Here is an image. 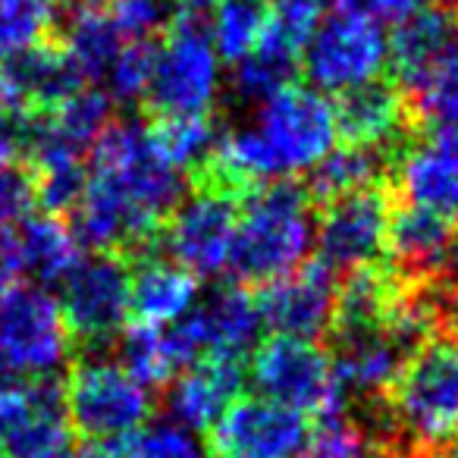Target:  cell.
<instances>
[{"label": "cell", "instance_id": "cell-36", "mask_svg": "<svg viewBox=\"0 0 458 458\" xmlns=\"http://www.w3.org/2000/svg\"><path fill=\"white\" fill-rule=\"evenodd\" d=\"M427 7V0H370V10H377L380 16H389V20H405L414 10Z\"/></svg>", "mask_w": 458, "mask_h": 458}, {"label": "cell", "instance_id": "cell-33", "mask_svg": "<svg viewBox=\"0 0 458 458\" xmlns=\"http://www.w3.org/2000/svg\"><path fill=\"white\" fill-rule=\"evenodd\" d=\"M370 439L355 420H324L318 430L308 437L305 452L299 458H368Z\"/></svg>", "mask_w": 458, "mask_h": 458}, {"label": "cell", "instance_id": "cell-25", "mask_svg": "<svg viewBox=\"0 0 458 458\" xmlns=\"http://www.w3.org/2000/svg\"><path fill=\"white\" fill-rule=\"evenodd\" d=\"M226 129L210 114H182V116H145V139L160 164L189 176L220 141Z\"/></svg>", "mask_w": 458, "mask_h": 458}, {"label": "cell", "instance_id": "cell-32", "mask_svg": "<svg viewBox=\"0 0 458 458\" xmlns=\"http://www.w3.org/2000/svg\"><path fill=\"white\" fill-rule=\"evenodd\" d=\"M116 458H210L208 449L179 424L141 427L139 433L114 443Z\"/></svg>", "mask_w": 458, "mask_h": 458}, {"label": "cell", "instance_id": "cell-11", "mask_svg": "<svg viewBox=\"0 0 458 458\" xmlns=\"http://www.w3.org/2000/svg\"><path fill=\"white\" fill-rule=\"evenodd\" d=\"M0 458H76L57 377L0 389Z\"/></svg>", "mask_w": 458, "mask_h": 458}, {"label": "cell", "instance_id": "cell-20", "mask_svg": "<svg viewBox=\"0 0 458 458\" xmlns=\"http://www.w3.org/2000/svg\"><path fill=\"white\" fill-rule=\"evenodd\" d=\"M245 370L236 358H201L170 383L166 408L182 430H210L229 405L242 399Z\"/></svg>", "mask_w": 458, "mask_h": 458}, {"label": "cell", "instance_id": "cell-12", "mask_svg": "<svg viewBox=\"0 0 458 458\" xmlns=\"http://www.w3.org/2000/svg\"><path fill=\"white\" fill-rule=\"evenodd\" d=\"M311 437L308 418L261 395L236 399L208 430L210 458H299Z\"/></svg>", "mask_w": 458, "mask_h": 458}, {"label": "cell", "instance_id": "cell-22", "mask_svg": "<svg viewBox=\"0 0 458 458\" xmlns=\"http://www.w3.org/2000/svg\"><path fill=\"white\" fill-rule=\"evenodd\" d=\"M198 295V276L157 258H129V314L135 324H176Z\"/></svg>", "mask_w": 458, "mask_h": 458}, {"label": "cell", "instance_id": "cell-9", "mask_svg": "<svg viewBox=\"0 0 458 458\" xmlns=\"http://www.w3.org/2000/svg\"><path fill=\"white\" fill-rule=\"evenodd\" d=\"M301 72L318 91H349L386 72V35L368 13H333L308 41Z\"/></svg>", "mask_w": 458, "mask_h": 458}, {"label": "cell", "instance_id": "cell-6", "mask_svg": "<svg viewBox=\"0 0 458 458\" xmlns=\"http://www.w3.org/2000/svg\"><path fill=\"white\" fill-rule=\"evenodd\" d=\"M60 318L79 355H98L116 343L129 318V258L95 255L79 261L64 280Z\"/></svg>", "mask_w": 458, "mask_h": 458}, {"label": "cell", "instance_id": "cell-26", "mask_svg": "<svg viewBox=\"0 0 458 458\" xmlns=\"http://www.w3.org/2000/svg\"><path fill=\"white\" fill-rule=\"evenodd\" d=\"M301 72V57L293 54L289 47H283L280 41L261 35L258 47L236 64L233 72V91L242 101H267L276 91L295 85V76Z\"/></svg>", "mask_w": 458, "mask_h": 458}, {"label": "cell", "instance_id": "cell-35", "mask_svg": "<svg viewBox=\"0 0 458 458\" xmlns=\"http://www.w3.org/2000/svg\"><path fill=\"white\" fill-rule=\"evenodd\" d=\"M20 270H22V255H20L16 229L0 226V293H7L13 286Z\"/></svg>", "mask_w": 458, "mask_h": 458}, {"label": "cell", "instance_id": "cell-14", "mask_svg": "<svg viewBox=\"0 0 458 458\" xmlns=\"http://www.w3.org/2000/svg\"><path fill=\"white\" fill-rule=\"evenodd\" d=\"M239 208L223 195L191 191L173 216L164 223L157 249L170 251L176 267L189 270L191 276H214L226 267L233 236H236Z\"/></svg>", "mask_w": 458, "mask_h": 458}, {"label": "cell", "instance_id": "cell-13", "mask_svg": "<svg viewBox=\"0 0 458 458\" xmlns=\"http://www.w3.org/2000/svg\"><path fill=\"white\" fill-rule=\"evenodd\" d=\"M395 201L458 220V123H430L399 151L393 166Z\"/></svg>", "mask_w": 458, "mask_h": 458}, {"label": "cell", "instance_id": "cell-29", "mask_svg": "<svg viewBox=\"0 0 458 458\" xmlns=\"http://www.w3.org/2000/svg\"><path fill=\"white\" fill-rule=\"evenodd\" d=\"M405 98L420 129L430 123H458V32L433 60L424 82Z\"/></svg>", "mask_w": 458, "mask_h": 458}, {"label": "cell", "instance_id": "cell-21", "mask_svg": "<svg viewBox=\"0 0 458 458\" xmlns=\"http://www.w3.org/2000/svg\"><path fill=\"white\" fill-rule=\"evenodd\" d=\"M458 32V13L443 4H427L393 26L386 38V76L411 95L424 82L433 60Z\"/></svg>", "mask_w": 458, "mask_h": 458}, {"label": "cell", "instance_id": "cell-39", "mask_svg": "<svg viewBox=\"0 0 458 458\" xmlns=\"http://www.w3.org/2000/svg\"><path fill=\"white\" fill-rule=\"evenodd\" d=\"M220 4H226V0H185V7L198 10V13H204L208 7H220Z\"/></svg>", "mask_w": 458, "mask_h": 458}, {"label": "cell", "instance_id": "cell-31", "mask_svg": "<svg viewBox=\"0 0 458 458\" xmlns=\"http://www.w3.org/2000/svg\"><path fill=\"white\" fill-rule=\"evenodd\" d=\"M157 54L160 35H154V38H132L120 47V54H116L107 70L110 91H114L116 101H145L154 70H157Z\"/></svg>", "mask_w": 458, "mask_h": 458}, {"label": "cell", "instance_id": "cell-2", "mask_svg": "<svg viewBox=\"0 0 458 458\" xmlns=\"http://www.w3.org/2000/svg\"><path fill=\"white\" fill-rule=\"evenodd\" d=\"M311 210L301 179H274L245 198L226 261L233 283L261 289L299 270L311 249Z\"/></svg>", "mask_w": 458, "mask_h": 458}, {"label": "cell", "instance_id": "cell-16", "mask_svg": "<svg viewBox=\"0 0 458 458\" xmlns=\"http://www.w3.org/2000/svg\"><path fill=\"white\" fill-rule=\"evenodd\" d=\"M258 327H261V318H258L255 295L229 283L210 293V299L198 311L179 318L170 327V339L179 358H185L189 364L201 358H236L239 361V355L255 343Z\"/></svg>", "mask_w": 458, "mask_h": 458}, {"label": "cell", "instance_id": "cell-3", "mask_svg": "<svg viewBox=\"0 0 458 458\" xmlns=\"http://www.w3.org/2000/svg\"><path fill=\"white\" fill-rule=\"evenodd\" d=\"M64 408L72 433L91 443H120L151 420L154 399L123 364L79 355L64 380Z\"/></svg>", "mask_w": 458, "mask_h": 458}, {"label": "cell", "instance_id": "cell-41", "mask_svg": "<svg viewBox=\"0 0 458 458\" xmlns=\"http://www.w3.org/2000/svg\"><path fill=\"white\" fill-rule=\"evenodd\" d=\"M437 4H443V7H449V10H455V13H458V0H437Z\"/></svg>", "mask_w": 458, "mask_h": 458}, {"label": "cell", "instance_id": "cell-30", "mask_svg": "<svg viewBox=\"0 0 458 458\" xmlns=\"http://www.w3.org/2000/svg\"><path fill=\"white\" fill-rule=\"evenodd\" d=\"M57 0H0V60L57 35Z\"/></svg>", "mask_w": 458, "mask_h": 458}, {"label": "cell", "instance_id": "cell-28", "mask_svg": "<svg viewBox=\"0 0 458 458\" xmlns=\"http://www.w3.org/2000/svg\"><path fill=\"white\" fill-rule=\"evenodd\" d=\"M270 20V0H226L210 26L214 54L226 64H242L261 41Z\"/></svg>", "mask_w": 458, "mask_h": 458}, {"label": "cell", "instance_id": "cell-18", "mask_svg": "<svg viewBox=\"0 0 458 458\" xmlns=\"http://www.w3.org/2000/svg\"><path fill=\"white\" fill-rule=\"evenodd\" d=\"M336 139L352 148H380L399 154L420 132L405 91L383 72L364 85L339 91L333 101Z\"/></svg>", "mask_w": 458, "mask_h": 458}, {"label": "cell", "instance_id": "cell-10", "mask_svg": "<svg viewBox=\"0 0 458 458\" xmlns=\"http://www.w3.org/2000/svg\"><path fill=\"white\" fill-rule=\"evenodd\" d=\"M255 132L270 148L283 176L308 173L336 148V116L320 91L289 85L264 101Z\"/></svg>", "mask_w": 458, "mask_h": 458}, {"label": "cell", "instance_id": "cell-37", "mask_svg": "<svg viewBox=\"0 0 458 458\" xmlns=\"http://www.w3.org/2000/svg\"><path fill=\"white\" fill-rule=\"evenodd\" d=\"M333 7H336V13H364V10H370V0H330Z\"/></svg>", "mask_w": 458, "mask_h": 458}, {"label": "cell", "instance_id": "cell-24", "mask_svg": "<svg viewBox=\"0 0 458 458\" xmlns=\"http://www.w3.org/2000/svg\"><path fill=\"white\" fill-rule=\"evenodd\" d=\"M20 239L22 270L35 274L38 283H64L82 261V242L70 220L60 216L35 214L22 220V229L16 233Z\"/></svg>", "mask_w": 458, "mask_h": 458}, {"label": "cell", "instance_id": "cell-5", "mask_svg": "<svg viewBox=\"0 0 458 458\" xmlns=\"http://www.w3.org/2000/svg\"><path fill=\"white\" fill-rule=\"evenodd\" d=\"M249 374L261 399L293 408L305 418L336 420L349 405L333 374L330 352L318 343L289 336L264 339L251 355Z\"/></svg>", "mask_w": 458, "mask_h": 458}, {"label": "cell", "instance_id": "cell-27", "mask_svg": "<svg viewBox=\"0 0 458 458\" xmlns=\"http://www.w3.org/2000/svg\"><path fill=\"white\" fill-rule=\"evenodd\" d=\"M123 368L135 377L145 389H164L176 380L179 364L166 343V330L154 324H132L123 327L116 336Z\"/></svg>", "mask_w": 458, "mask_h": 458}, {"label": "cell", "instance_id": "cell-38", "mask_svg": "<svg viewBox=\"0 0 458 458\" xmlns=\"http://www.w3.org/2000/svg\"><path fill=\"white\" fill-rule=\"evenodd\" d=\"M13 380H16V374H13V368H10L4 358H0V389H7V386H13Z\"/></svg>", "mask_w": 458, "mask_h": 458}, {"label": "cell", "instance_id": "cell-19", "mask_svg": "<svg viewBox=\"0 0 458 458\" xmlns=\"http://www.w3.org/2000/svg\"><path fill=\"white\" fill-rule=\"evenodd\" d=\"M0 82L7 98V120L45 114L79 89H89V79L57 35L0 60Z\"/></svg>", "mask_w": 458, "mask_h": 458}, {"label": "cell", "instance_id": "cell-17", "mask_svg": "<svg viewBox=\"0 0 458 458\" xmlns=\"http://www.w3.org/2000/svg\"><path fill=\"white\" fill-rule=\"evenodd\" d=\"M386 258L399 276L420 286L449 280L458 267V220L418 204L393 201L386 229Z\"/></svg>", "mask_w": 458, "mask_h": 458}, {"label": "cell", "instance_id": "cell-1", "mask_svg": "<svg viewBox=\"0 0 458 458\" xmlns=\"http://www.w3.org/2000/svg\"><path fill=\"white\" fill-rule=\"evenodd\" d=\"M393 449L437 458L458 433V327H439L405 358L386 395Z\"/></svg>", "mask_w": 458, "mask_h": 458}, {"label": "cell", "instance_id": "cell-15", "mask_svg": "<svg viewBox=\"0 0 458 458\" xmlns=\"http://www.w3.org/2000/svg\"><path fill=\"white\" fill-rule=\"evenodd\" d=\"M333 301H336V274L327 264L305 261L283 280L255 289L258 318L274 336L305 339L318 343L327 339L333 324Z\"/></svg>", "mask_w": 458, "mask_h": 458}, {"label": "cell", "instance_id": "cell-8", "mask_svg": "<svg viewBox=\"0 0 458 458\" xmlns=\"http://www.w3.org/2000/svg\"><path fill=\"white\" fill-rule=\"evenodd\" d=\"M393 201V182H377L318 208V261L333 274L380 261Z\"/></svg>", "mask_w": 458, "mask_h": 458}, {"label": "cell", "instance_id": "cell-7", "mask_svg": "<svg viewBox=\"0 0 458 458\" xmlns=\"http://www.w3.org/2000/svg\"><path fill=\"white\" fill-rule=\"evenodd\" d=\"M72 352L60 305L32 283H13L0 295V358L29 380L54 377Z\"/></svg>", "mask_w": 458, "mask_h": 458}, {"label": "cell", "instance_id": "cell-42", "mask_svg": "<svg viewBox=\"0 0 458 458\" xmlns=\"http://www.w3.org/2000/svg\"><path fill=\"white\" fill-rule=\"evenodd\" d=\"M57 4H60V7H64V4H72V0H57Z\"/></svg>", "mask_w": 458, "mask_h": 458}, {"label": "cell", "instance_id": "cell-40", "mask_svg": "<svg viewBox=\"0 0 458 458\" xmlns=\"http://www.w3.org/2000/svg\"><path fill=\"white\" fill-rule=\"evenodd\" d=\"M437 458H458V433H455V437L449 439V443L443 445V452H439Z\"/></svg>", "mask_w": 458, "mask_h": 458}, {"label": "cell", "instance_id": "cell-34", "mask_svg": "<svg viewBox=\"0 0 458 458\" xmlns=\"http://www.w3.org/2000/svg\"><path fill=\"white\" fill-rule=\"evenodd\" d=\"M32 208H35V191H32V176H29L26 160L0 166V226L26 220Z\"/></svg>", "mask_w": 458, "mask_h": 458}, {"label": "cell", "instance_id": "cell-4", "mask_svg": "<svg viewBox=\"0 0 458 458\" xmlns=\"http://www.w3.org/2000/svg\"><path fill=\"white\" fill-rule=\"evenodd\" d=\"M216 98V54L204 13L179 7L160 29V54L148 89L145 116L210 114Z\"/></svg>", "mask_w": 458, "mask_h": 458}, {"label": "cell", "instance_id": "cell-23", "mask_svg": "<svg viewBox=\"0 0 458 458\" xmlns=\"http://www.w3.org/2000/svg\"><path fill=\"white\" fill-rule=\"evenodd\" d=\"M395 157H399L395 151H380V148L339 145L318 166L308 170L301 185H305L314 208H324L327 201L349 195V191L368 189V185L377 182H389Z\"/></svg>", "mask_w": 458, "mask_h": 458}]
</instances>
